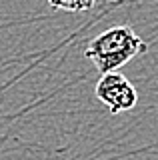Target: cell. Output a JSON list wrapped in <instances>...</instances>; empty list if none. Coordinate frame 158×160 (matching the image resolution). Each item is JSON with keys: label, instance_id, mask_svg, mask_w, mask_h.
Masks as SVG:
<instances>
[{"label": "cell", "instance_id": "1", "mask_svg": "<svg viewBox=\"0 0 158 160\" xmlns=\"http://www.w3.org/2000/svg\"><path fill=\"white\" fill-rule=\"evenodd\" d=\"M148 44L138 36L132 26H112L104 32L96 34L86 46V58L94 64L100 74L118 72L134 56L146 52Z\"/></svg>", "mask_w": 158, "mask_h": 160}, {"label": "cell", "instance_id": "2", "mask_svg": "<svg viewBox=\"0 0 158 160\" xmlns=\"http://www.w3.org/2000/svg\"><path fill=\"white\" fill-rule=\"evenodd\" d=\"M96 98L110 110V114H120L128 112L136 106L138 102V92L134 84L120 72H110L102 74L94 88Z\"/></svg>", "mask_w": 158, "mask_h": 160}, {"label": "cell", "instance_id": "3", "mask_svg": "<svg viewBox=\"0 0 158 160\" xmlns=\"http://www.w3.org/2000/svg\"><path fill=\"white\" fill-rule=\"evenodd\" d=\"M98 0H48L52 8L58 10H66V12H84L90 10Z\"/></svg>", "mask_w": 158, "mask_h": 160}]
</instances>
